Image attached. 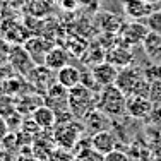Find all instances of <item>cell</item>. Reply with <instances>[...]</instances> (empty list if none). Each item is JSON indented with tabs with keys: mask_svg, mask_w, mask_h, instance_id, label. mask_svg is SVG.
I'll return each mask as SVG.
<instances>
[{
	"mask_svg": "<svg viewBox=\"0 0 161 161\" xmlns=\"http://www.w3.org/2000/svg\"><path fill=\"white\" fill-rule=\"evenodd\" d=\"M125 101L127 96L115 84L103 86L96 94V110L106 117H120L125 113Z\"/></svg>",
	"mask_w": 161,
	"mask_h": 161,
	"instance_id": "obj_1",
	"label": "cell"
},
{
	"mask_svg": "<svg viewBox=\"0 0 161 161\" xmlns=\"http://www.w3.org/2000/svg\"><path fill=\"white\" fill-rule=\"evenodd\" d=\"M96 108V91L77 84L69 89V110L74 118H84L91 110Z\"/></svg>",
	"mask_w": 161,
	"mask_h": 161,
	"instance_id": "obj_2",
	"label": "cell"
},
{
	"mask_svg": "<svg viewBox=\"0 0 161 161\" xmlns=\"http://www.w3.org/2000/svg\"><path fill=\"white\" fill-rule=\"evenodd\" d=\"M52 136L58 147L72 151L75 147V144L80 141V127L74 120L67 122V124H55Z\"/></svg>",
	"mask_w": 161,
	"mask_h": 161,
	"instance_id": "obj_3",
	"label": "cell"
},
{
	"mask_svg": "<svg viewBox=\"0 0 161 161\" xmlns=\"http://www.w3.org/2000/svg\"><path fill=\"white\" fill-rule=\"evenodd\" d=\"M7 64L10 65V69H12L14 74L24 75V77L36 67V64H34L33 58L29 57L28 50L22 47V45H12L10 55H9V62Z\"/></svg>",
	"mask_w": 161,
	"mask_h": 161,
	"instance_id": "obj_4",
	"label": "cell"
},
{
	"mask_svg": "<svg viewBox=\"0 0 161 161\" xmlns=\"http://www.w3.org/2000/svg\"><path fill=\"white\" fill-rule=\"evenodd\" d=\"M26 80H28L29 86L36 89V93L40 89L43 91V93H47L48 87L52 86L53 82H57V72L50 70L47 65H36V67L26 75Z\"/></svg>",
	"mask_w": 161,
	"mask_h": 161,
	"instance_id": "obj_5",
	"label": "cell"
},
{
	"mask_svg": "<svg viewBox=\"0 0 161 161\" xmlns=\"http://www.w3.org/2000/svg\"><path fill=\"white\" fill-rule=\"evenodd\" d=\"M149 33V28L142 22H137V21H132V22H127L120 28V36H122V41H124L125 47H136V45H142L144 38L147 36Z\"/></svg>",
	"mask_w": 161,
	"mask_h": 161,
	"instance_id": "obj_6",
	"label": "cell"
},
{
	"mask_svg": "<svg viewBox=\"0 0 161 161\" xmlns=\"http://www.w3.org/2000/svg\"><path fill=\"white\" fill-rule=\"evenodd\" d=\"M22 47L28 50L29 57L33 58L34 64H36V65H43V64H45V57H47V53H48L53 47H55V45H53L50 40H47V38H41V36H29Z\"/></svg>",
	"mask_w": 161,
	"mask_h": 161,
	"instance_id": "obj_7",
	"label": "cell"
},
{
	"mask_svg": "<svg viewBox=\"0 0 161 161\" xmlns=\"http://www.w3.org/2000/svg\"><path fill=\"white\" fill-rule=\"evenodd\" d=\"M142 77H144V72L141 69H136L132 65H129V67H124L118 70V77L115 80V86L120 91H124L125 96H129V94H132L134 87L137 86V82Z\"/></svg>",
	"mask_w": 161,
	"mask_h": 161,
	"instance_id": "obj_8",
	"label": "cell"
},
{
	"mask_svg": "<svg viewBox=\"0 0 161 161\" xmlns=\"http://www.w3.org/2000/svg\"><path fill=\"white\" fill-rule=\"evenodd\" d=\"M118 70H120V69H118L117 65L106 60V62H98L93 67L91 74H93V77H94V80H96L98 86L103 87V86L115 84V80H117V77H118Z\"/></svg>",
	"mask_w": 161,
	"mask_h": 161,
	"instance_id": "obj_9",
	"label": "cell"
},
{
	"mask_svg": "<svg viewBox=\"0 0 161 161\" xmlns=\"http://www.w3.org/2000/svg\"><path fill=\"white\" fill-rule=\"evenodd\" d=\"M153 108H154V105L151 103V99L146 96H134V94H130V96H127V101H125V112L134 118L149 117Z\"/></svg>",
	"mask_w": 161,
	"mask_h": 161,
	"instance_id": "obj_10",
	"label": "cell"
},
{
	"mask_svg": "<svg viewBox=\"0 0 161 161\" xmlns=\"http://www.w3.org/2000/svg\"><path fill=\"white\" fill-rule=\"evenodd\" d=\"M2 38H5L9 43L12 45H24L26 40L29 38V31L21 26L19 22H16L14 19H9V21H3L2 24Z\"/></svg>",
	"mask_w": 161,
	"mask_h": 161,
	"instance_id": "obj_11",
	"label": "cell"
},
{
	"mask_svg": "<svg viewBox=\"0 0 161 161\" xmlns=\"http://www.w3.org/2000/svg\"><path fill=\"white\" fill-rule=\"evenodd\" d=\"M89 142H91V147L96 149L98 153H101V154H106V153L117 149L115 147V146H117V137H115L113 132H110V130H99V132H94L93 136H91Z\"/></svg>",
	"mask_w": 161,
	"mask_h": 161,
	"instance_id": "obj_12",
	"label": "cell"
},
{
	"mask_svg": "<svg viewBox=\"0 0 161 161\" xmlns=\"http://www.w3.org/2000/svg\"><path fill=\"white\" fill-rule=\"evenodd\" d=\"M41 105H45V96L40 93H24L21 96H17V105L16 110L19 113L26 115H33V112L36 108H40Z\"/></svg>",
	"mask_w": 161,
	"mask_h": 161,
	"instance_id": "obj_13",
	"label": "cell"
},
{
	"mask_svg": "<svg viewBox=\"0 0 161 161\" xmlns=\"http://www.w3.org/2000/svg\"><path fill=\"white\" fill-rule=\"evenodd\" d=\"M31 118L36 122L41 130H53V127L57 124V113L48 105H41L40 108H36L33 112Z\"/></svg>",
	"mask_w": 161,
	"mask_h": 161,
	"instance_id": "obj_14",
	"label": "cell"
},
{
	"mask_svg": "<svg viewBox=\"0 0 161 161\" xmlns=\"http://www.w3.org/2000/svg\"><path fill=\"white\" fill-rule=\"evenodd\" d=\"M2 93L3 94H9V96H21L24 94L26 91V86H29L28 80H26L24 75H19V74H12L9 75L7 79L2 80Z\"/></svg>",
	"mask_w": 161,
	"mask_h": 161,
	"instance_id": "obj_15",
	"label": "cell"
},
{
	"mask_svg": "<svg viewBox=\"0 0 161 161\" xmlns=\"http://www.w3.org/2000/svg\"><path fill=\"white\" fill-rule=\"evenodd\" d=\"M80 74H82V72H80L77 67L69 64V65H65V67H62L60 70H57V82H58L60 86H64L65 89H72L74 86L80 84Z\"/></svg>",
	"mask_w": 161,
	"mask_h": 161,
	"instance_id": "obj_16",
	"label": "cell"
},
{
	"mask_svg": "<svg viewBox=\"0 0 161 161\" xmlns=\"http://www.w3.org/2000/svg\"><path fill=\"white\" fill-rule=\"evenodd\" d=\"M31 149H33L34 158H36L38 161H48L50 154L55 151V141H53V136H52V139H48V137H43L40 134V136L33 141Z\"/></svg>",
	"mask_w": 161,
	"mask_h": 161,
	"instance_id": "obj_17",
	"label": "cell"
},
{
	"mask_svg": "<svg viewBox=\"0 0 161 161\" xmlns=\"http://www.w3.org/2000/svg\"><path fill=\"white\" fill-rule=\"evenodd\" d=\"M43 65H47L50 70H53V72H57V70H60L62 67H65V65H69L67 50L62 48V47H53L47 53V57H45V64Z\"/></svg>",
	"mask_w": 161,
	"mask_h": 161,
	"instance_id": "obj_18",
	"label": "cell"
},
{
	"mask_svg": "<svg viewBox=\"0 0 161 161\" xmlns=\"http://www.w3.org/2000/svg\"><path fill=\"white\" fill-rule=\"evenodd\" d=\"M132 52L129 50V47H125V45H118V47H115L112 52H108V62L115 64L117 67H129L130 64H132Z\"/></svg>",
	"mask_w": 161,
	"mask_h": 161,
	"instance_id": "obj_19",
	"label": "cell"
},
{
	"mask_svg": "<svg viewBox=\"0 0 161 161\" xmlns=\"http://www.w3.org/2000/svg\"><path fill=\"white\" fill-rule=\"evenodd\" d=\"M141 47H142L144 53L149 58H159L161 57V34L149 31Z\"/></svg>",
	"mask_w": 161,
	"mask_h": 161,
	"instance_id": "obj_20",
	"label": "cell"
},
{
	"mask_svg": "<svg viewBox=\"0 0 161 161\" xmlns=\"http://www.w3.org/2000/svg\"><path fill=\"white\" fill-rule=\"evenodd\" d=\"M151 12L153 10L149 7V3L144 2V0H127L125 2V14L129 17H132L134 21H137L141 17H147Z\"/></svg>",
	"mask_w": 161,
	"mask_h": 161,
	"instance_id": "obj_21",
	"label": "cell"
},
{
	"mask_svg": "<svg viewBox=\"0 0 161 161\" xmlns=\"http://www.w3.org/2000/svg\"><path fill=\"white\" fill-rule=\"evenodd\" d=\"M74 158L77 161H105V154H101L91 146H87V147H82V151L75 153Z\"/></svg>",
	"mask_w": 161,
	"mask_h": 161,
	"instance_id": "obj_22",
	"label": "cell"
},
{
	"mask_svg": "<svg viewBox=\"0 0 161 161\" xmlns=\"http://www.w3.org/2000/svg\"><path fill=\"white\" fill-rule=\"evenodd\" d=\"M16 105H17V98L16 96H9V94H0V117L5 118L7 115H10L12 112H16Z\"/></svg>",
	"mask_w": 161,
	"mask_h": 161,
	"instance_id": "obj_23",
	"label": "cell"
},
{
	"mask_svg": "<svg viewBox=\"0 0 161 161\" xmlns=\"http://www.w3.org/2000/svg\"><path fill=\"white\" fill-rule=\"evenodd\" d=\"M5 122H7V127H9L10 132H19L22 127V122H24V115L19 113L16 110V112H12L10 115H7Z\"/></svg>",
	"mask_w": 161,
	"mask_h": 161,
	"instance_id": "obj_24",
	"label": "cell"
},
{
	"mask_svg": "<svg viewBox=\"0 0 161 161\" xmlns=\"http://www.w3.org/2000/svg\"><path fill=\"white\" fill-rule=\"evenodd\" d=\"M146 26L149 28V31H154L161 34V9L153 10L147 17H146Z\"/></svg>",
	"mask_w": 161,
	"mask_h": 161,
	"instance_id": "obj_25",
	"label": "cell"
},
{
	"mask_svg": "<svg viewBox=\"0 0 161 161\" xmlns=\"http://www.w3.org/2000/svg\"><path fill=\"white\" fill-rule=\"evenodd\" d=\"M0 146L3 147V151H9V153H14V151H19V149H21L16 132H9V134H7V136L3 137V141L0 142Z\"/></svg>",
	"mask_w": 161,
	"mask_h": 161,
	"instance_id": "obj_26",
	"label": "cell"
},
{
	"mask_svg": "<svg viewBox=\"0 0 161 161\" xmlns=\"http://www.w3.org/2000/svg\"><path fill=\"white\" fill-rule=\"evenodd\" d=\"M147 98L154 106H161V80H154L149 84V94Z\"/></svg>",
	"mask_w": 161,
	"mask_h": 161,
	"instance_id": "obj_27",
	"label": "cell"
},
{
	"mask_svg": "<svg viewBox=\"0 0 161 161\" xmlns=\"http://www.w3.org/2000/svg\"><path fill=\"white\" fill-rule=\"evenodd\" d=\"M144 77L149 80V82H154V80H161V64H154L151 67L144 69Z\"/></svg>",
	"mask_w": 161,
	"mask_h": 161,
	"instance_id": "obj_28",
	"label": "cell"
},
{
	"mask_svg": "<svg viewBox=\"0 0 161 161\" xmlns=\"http://www.w3.org/2000/svg\"><path fill=\"white\" fill-rule=\"evenodd\" d=\"M72 159H74V156L70 154V151L62 149V147L55 149V151L50 154V158H48V161H72Z\"/></svg>",
	"mask_w": 161,
	"mask_h": 161,
	"instance_id": "obj_29",
	"label": "cell"
},
{
	"mask_svg": "<svg viewBox=\"0 0 161 161\" xmlns=\"http://www.w3.org/2000/svg\"><path fill=\"white\" fill-rule=\"evenodd\" d=\"M10 48H12V43H9L5 38H0V64H7V62H9Z\"/></svg>",
	"mask_w": 161,
	"mask_h": 161,
	"instance_id": "obj_30",
	"label": "cell"
},
{
	"mask_svg": "<svg viewBox=\"0 0 161 161\" xmlns=\"http://www.w3.org/2000/svg\"><path fill=\"white\" fill-rule=\"evenodd\" d=\"M105 161H130V158L127 153L120 151V149H113L105 154Z\"/></svg>",
	"mask_w": 161,
	"mask_h": 161,
	"instance_id": "obj_31",
	"label": "cell"
},
{
	"mask_svg": "<svg viewBox=\"0 0 161 161\" xmlns=\"http://www.w3.org/2000/svg\"><path fill=\"white\" fill-rule=\"evenodd\" d=\"M10 72H12V69H10L9 64H0V84H2L3 79H7L9 75H12Z\"/></svg>",
	"mask_w": 161,
	"mask_h": 161,
	"instance_id": "obj_32",
	"label": "cell"
},
{
	"mask_svg": "<svg viewBox=\"0 0 161 161\" xmlns=\"http://www.w3.org/2000/svg\"><path fill=\"white\" fill-rule=\"evenodd\" d=\"M10 130H9V127H7V122H5V118L3 117H0V142L3 141V137L9 134Z\"/></svg>",
	"mask_w": 161,
	"mask_h": 161,
	"instance_id": "obj_33",
	"label": "cell"
},
{
	"mask_svg": "<svg viewBox=\"0 0 161 161\" xmlns=\"http://www.w3.org/2000/svg\"><path fill=\"white\" fill-rule=\"evenodd\" d=\"M17 161H38V159L34 158V154H33V151H31L29 154H21L17 158Z\"/></svg>",
	"mask_w": 161,
	"mask_h": 161,
	"instance_id": "obj_34",
	"label": "cell"
},
{
	"mask_svg": "<svg viewBox=\"0 0 161 161\" xmlns=\"http://www.w3.org/2000/svg\"><path fill=\"white\" fill-rule=\"evenodd\" d=\"M156 161H161V156H158V158H156Z\"/></svg>",
	"mask_w": 161,
	"mask_h": 161,
	"instance_id": "obj_35",
	"label": "cell"
},
{
	"mask_svg": "<svg viewBox=\"0 0 161 161\" xmlns=\"http://www.w3.org/2000/svg\"><path fill=\"white\" fill-rule=\"evenodd\" d=\"M72 161H77V159H75V158H74V159H72Z\"/></svg>",
	"mask_w": 161,
	"mask_h": 161,
	"instance_id": "obj_36",
	"label": "cell"
},
{
	"mask_svg": "<svg viewBox=\"0 0 161 161\" xmlns=\"http://www.w3.org/2000/svg\"><path fill=\"white\" fill-rule=\"evenodd\" d=\"M159 60H161V57H159Z\"/></svg>",
	"mask_w": 161,
	"mask_h": 161,
	"instance_id": "obj_37",
	"label": "cell"
},
{
	"mask_svg": "<svg viewBox=\"0 0 161 161\" xmlns=\"http://www.w3.org/2000/svg\"><path fill=\"white\" fill-rule=\"evenodd\" d=\"M159 3H161V2H159Z\"/></svg>",
	"mask_w": 161,
	"mask_h": 161,
	"instance_id": "obj_38",
	"label": "cell"
}]
</instances>
